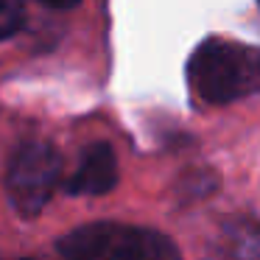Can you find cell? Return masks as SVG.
Returning <instances> with one entry per match:
<instances>
[{"instance_id":"5b68a950","label":"cell","mask_w":260,"mask_h":260,"mask_svg":"<svg viewBox=\"0 0 260 260\" xmlns=\"http://www.w3.org/2000/svg\"><path fill=\"white\" fill-rule=\"evenodd\" d=\"M224 249L232 260H260V224L249 218L230 221L224 226Z\"/></svg>"},{"instance_id":"7a4b0ae2","label":"cell","mask_w":260,"mask_h":260,"mask_svg":"<svg viewBox=\"0 0 260 260\" xmlns=\"http://www.w3.org/2000/svg\"><path fill=\"white\" fill-rule=\"evenodd\" d=\"M62 176V157L45 140L25 143L14 151L6 171V196L14 213L23 218H37L56 193Z\"/></svg>"},{"instance_id":"52a82bcc","label":"cell","mask_w":260,"mask_h":260,"mask_svg":"<svg viewBox=\"0 0 260 260\" xmlns=\"http://www.w3.org/2000/svg\"><path fill=\"white\" fill-rule=\"evenodd\" d=\"M40 3H45L51 9H73V6H79L81 0H40Z\"/></svg>"},{"instance_id":"8992f818","label":"cell","mask_w":260,"mask_h":260,"mask_svg":"<svg viewBox=\"0 0 260 260\" xmlns=\"http://www.w3.org/2000/svg\"><path fill=\"white\" fill-rule=\"evenodd\" d=\"M25 23V12L20 0H0V40L14 37Z\"/></svg>"},{"instance_id":"6da1fadb","label":"cell","mask_w":260,"mask_h":260,"mask_svg":"<svg viewBox=\"0 0 260 260\" xmlns=\"http://www.w3.org/2000/svg\"><path fill=\"white\" fill-rule=\"evenodd\" d=\"M187 79L207 104H232L260 87V48L230 40H207L193 51Z\"/></svg>"},{"instance_id":"277c9868","label":"cell","mask_w":260,"mask_h":260,"mask_svg":"<svg viewBox=\"0 0 260 260\" xmlns=\"http://www.w3.org/2000/svg\"><path fill=\"white\" fill-rule=\"evenodd\" d=\"M115 185H118V157L109 143L98 140L81 154V162L70 176L68 190L73 196H104Z\"/></svg>"},{"instance_id":"3957f363","label":"cell","mask_w":260,"mask_h":260,"mask_svg":"<svg viewBox=\"0 0 260 260\" xmlns=\"http://www.w3.org/2000/svg\"><path fill=\"white\" fill-rule=\"evenodd\" d=\"M148 226H126L115 221L76 226L59 238L62 260H143Z\"/></svg>"}]
</instances>
